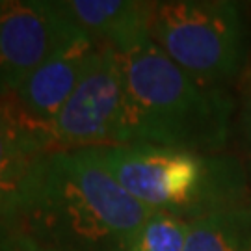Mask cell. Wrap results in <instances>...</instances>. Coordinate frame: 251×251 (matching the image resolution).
Here are the masks:
<instances>
[{"label":"cell","instance_id":"obj_1","mask_svg":"<svg viewBox=\"0 0 251 251\" xmlns=\"http://www.w3.org/2000/svg\"><path fill=\"white\" fill-rule=\"evenodd\" d=\"M154 212L82 149L45 154L0 222L52 251H128Z\"/></svg>","mask_w":251,"mask_h":251},{"label":"cell","instance_id":"obj_2","mask_svg":"<svg viewBox=\"0 0 251 251\" xmlns=\"http://www.w3.org/2000/svg\"><path fill=\"white\" fill-rule=\"evenodd\" d=\"M117 54L123 75L125 144L206 154L224 147L234 108L225 90L198 82L152 41Z\"/></svg>","mask_w":251,"mask_h":251},{"label":"cell","instance_id":"obj_3","mask_svg":"<svg viewBox=\"0 0 251 251\" xmlns=\"http://www.w3.org/2000/svg\"><path fill=\"white\" fill-rule=\"evenodd\" d=\"M136 201L192 220L238 205L240 171L229 158L145 144L86 149Z\"/></svg>","mask_w":251,"mask_h":251},{"label":"cell","instance_id":"obj_4","mask_svg":"<svg viewBox=\"0 0 251 251\" xmlns=\"http://www.w3.org/2000/svg\"><path fill=\"white\" fill-rule=\"evenodd\" d=\"M151 41L190 76L220 90L240 75L248 52L242 9L227 0L154 2Z\"/></svg>","mask_w":251,"mask_h":251},{"label":"cell","instance_id":"obj_5","mask_svg":"<svg viewBox=\"0 0 251 251\" xmlns=\"http://www.w3.org/2000/svg\"><path fill=\"white\" fill-rule=\"evenodd\" d=\"M50 132L54 152L125 144L123 75L114 49L99 47L95 50Z\"/></svg>","mask_w":251,"mask_h":251},{"label":"cell","instance_id":"obj_6","mask_svg":"<svg viewBox=\"0 0 251 251\" xmlns=\"http://www.w3.org/2000/svg\"><path fill=\"white\" fill-rule=\"evenodd\" d=\"M86 34L56 2H0V97L17 91L37 67Z\"/></svg>","mask_w":251,"mask_h":251},{"label":"cell","instance_id":"obj_7","mask_svg":"<svg viewBox=\"0 0 251 251\" xmlns=\"http://www.w3.org/2000/svg\"><path fill=\"white\" fill-rule=\"evenodd\" d=\"M97 49L88 36L80 37L37 67L17 91L9 93V99L30 123L50 132L54 119L78 86Z\"/></svg>","mask_w":251,"mask_h":251},{"label":"cell","instance_id":"obj_8","mask_svg":"<svg viewBox=\"0 0 251 251\" xmlns=\"http://www.w3.org/2000/svg\"><path fill=\"white\" fill-rule=\"evenodd\" d=\"M56 6L97 47L126 52L151 41V15L154 2L60 0Z\"/></svg>","mask_w":251,"mask_h":251},{"label":"cell","instance_id":"obj_9","mask_svg":"<svg viewBox=\"0 0 251 251\" xmlns=\"http://www.w3.org/2000/svg\"><path fill=\"white\" fill-rule=\"evenodd\" d=\"M54 152L50 132L30 123L9 99L0 97V214L8 210L32 168Z\"/></svg>","mask_w":251,"mask_h":251},{"label":"cell","instance_id":"obj_10","mask_svg":"<svg viewBox=\"0 0 251 251\" xmlns=\"http://www.w3.org/2000/svg\"><path fill=\"white\" fill-rule=\"evenodd\" d=\"M184 251H251V206H224L190 220Z\"/></svg>","mask_w":251,"mask_h":251},{"label":"cell","instance_id":"obj_11","mask_svg":"<svg viewBox=\"0 0 251 251\" xmlns=\"http://www.w3.org/2000/svg\"><path fill=\"white\" fill-rule=\"evenodd\" d=\"M190 220L156 210L136 233L128 251H184Z\"/></svg>","mask_w":251,"mask_h":251},{"label":"cell","instance_id":"obj_12","mask_svg":"<svg viewBox=\"0 0 251 251\" xmlns=\"http://www.w3.org/2000/svg\"><path fill=\"white\" fill-rule=\"evenodd\" d=\"M0 251H52L13 225L0 222Z\"/></svg>","mask_w":251,"mask_h":251},{"label":"cell","instance_id":"obj_13","mask_svg":"<svg viewBox=\"0 0 251 251\" xmlns=\"http://www.w3.org/2000/svg\"><path fill=\"white\" fill-rule=\"evenodd\" d=\"M248 112H250V114H248V121H246V123H248V142H250V147H251V110H248Z\"/></svg>","mask_w":251,"mask_h":251}]
</instances>
